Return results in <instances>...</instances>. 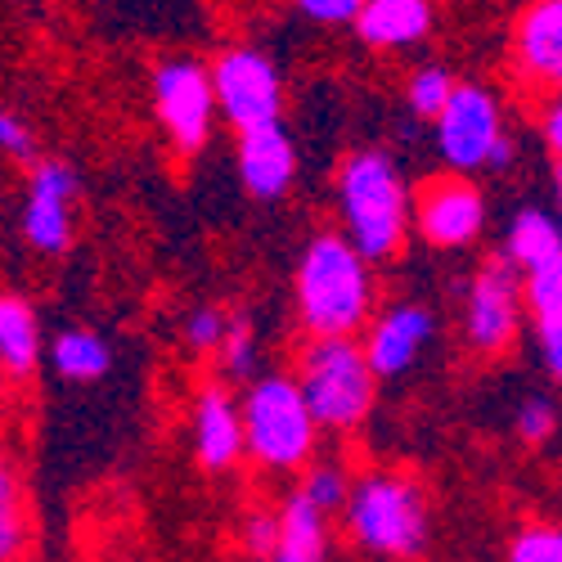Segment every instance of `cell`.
<instances>
[{
    "label": "cell",
    "instance_id": "cell-1",
    "mask_svg": "<svg viewBox=\"0 0 562 562\" xmlns=\"http://www.w3.org/2000/svg\"><path fill=\"white\" fill-rule=\"evenodd\" d=\"M373 311L369 261L342 234H315L297 261V319L311 338H356Z\"/></svg>",
    "mask_w": 562,
    "mask_h": 562
},
{
    "label": "cell",
    "instance_id": "cell-2",
    "mask_svg": "<svg viewBox=\"0 0 562 562\" xmlns=\"http://www.w3.org/2000/svg\"><path fill=\"white\" fill-rule=\"evenodd\" d=\"M338 212L347 234L342 239L373 266L392 261L409 234V184L392 154L360 149L338 171Z\"/></svg>",
    "mask_w": 562,
    "mask_h": 562
},
{
    "label": "cell",
    "instance_id": "cell-3",
    "mask_svg": "<svg viewBox=\"0 0 562 562\" xmlns=\"http://www.w3.org/2000/svg\"><path fill=\"white\" fill-rule=\"evenodd\" d=\"M347 527L351 536L383 558H418L428 549V499L424 486L405 473H369L351 482L347 495Z\"/></svg>",
    "mask_w": 562,
    "mask_h": 562
},
{
    "label": "cell",
    "instance_id": "cell-4",
    "mask_svg": "<svg viewBox=\"0 0 562 562\" xmlns=\"http://www.w3.org/2000/svg\"><path fill=\"white\" fill-rule=\"evenodd\" d=\"M239 424L244 454H252L261 468H274V473H297L315 454L319 428L289 373H261L257 383H248Z\"/></svg>",
    "mask_w": 562,
    "mask_h": 562
},
{
    "label": "cell",
    "instance_id": "cell-5",
    "mask_svg": "<svg viewBox=\"0 0 562 562\" xmlns=\"http://www.w3.org/2000/svg\"><path fill=\"white\" fill-rule=\"evenodd\" d=\"M297 392L315 418V428L351 432L373 409V387L379 379L369 373L364 351L351 338H311L297 356Z\"/></svg>",
    "mask_w": 562,
    "mask_h": 562
},
{
    "label": "cell",
    "instance_id": "cell-6",
    "mask_svg": "<svg viewBox=\"0 0 562 562\" xmlns=\"http://www.w3.org/2000/svg\"><path fill=\"white\" fill-rule=\"evenodd\" d=\"M207 77H212L216 113L234 126V135L279 126V117H284V77H279L274 59H266L252 45L221 50Z\"/></svg>",
    "mask_w": 562,
    "mask_h": 562
},
{
    "label": "cell",
    "instance_id": "cell-7",
    "mask_svg": "<svg viewBox=\"0 0 562 562\" xmlns=\"http://www.w3.org/2000/svg\"><path fill=\"white\" fill-rule=\"evenodd\" d=\"M154 117L176 145V154L194 158L207 149L212 122H216V95H212V77L199 59H162L154 68Z\"/></svg>",
    "mask_w": 562,
    "mask_h": 562
},
{
    "label": "cell",
    "instance_id": "cell-8",
    "mask_svg": "<svg viewBox=\"0 0 562 562\" xmlns=\"http://www.w3.org/2000/svg\"><path fill=\"white\" fill-rule=\"evenodd\" d=\"M77 194H81V180H77L72 162H64V158H36L32 162L27 190L19 203V234L32 252L59 257L72 248Z\"/></svg>",
    "mask_w": 562,
    "mask_h": 562
},
{
    "label": "cell",
    "instance_id": "cell-9",
    "mask_svg": "<svg viewBox=\"0 0 562 562\" xmlns=\"http://www.w3.org/2000/svg\"><path fill=\"white\" fill-rule=\"evenodd\" d=\"M432 126H437V149H441L446 171L468 176V171L486 167L495 139L504 135V113L486 86L454 81V95L446 100V109Z\"/></svg>",
    "mask_w": 562,
    "mask_h": 562
},
{
    "label": "cell",
    "instance_id": "cell-10",
    "mask_svg": "<svg viewBox=\"0 0 562 562\" xmlns=\"http://www.w3.org/2000/svg\"><path fill=\"white\" fill-rule=\"evenodd\" d=\"M518 324H522V274L504 257H495L468 284L463 342L477 356H504L513 338H518Z\"/></svg>",
    "mask_w": 562,
    "mask_h": 562
},
{
    "label": "cell",
    "instance_id": "cell-11",
    "mask_svg": "<svg viewBox=\"0 0 562 562\" xmlns=\"http://www.w3.org/2000/svg\"><path fill=\"white\" fill-rule=\"evenodd\" d=\"M414 225L432 248H463L486 229V199L459 171L432 176L414 194Z\"/></svg>",
    "mask_w": 562,
    "mask_h": 562
},
{
    "label": "cell",
    "instance_id": "cell-12",
    "mask_svg": "<svg viewBox=\"0 0 562 562\" xmlns=\"http://www.w3.org/2000/svg\"><path fill=\"white\" fill-rule=\"evenodd\" d=\"M432 338H437V315L418 302H401L369 324V338L360 351L373 379H401V373L418 364Z\"/></svg>",
    "mask_w": 562,
    "mask_h": 562
},
{
    "label": "cell",
    "instance_id": "cell-13",
    "mask_svg": "<svg viewBox=\"0 0 562 562\" xmlns=\"http://www.w3.org/2000/svg\"><path fill=\"white\" fill-rule=\"evenodd\" d=\"M513 68L522 81L562 95V0H536L513 27Z\"/></svg>",
    "mask_w": 562,
    "mask_h": 562
},
{
    "label": "cell",
    "instance_id": "cell-14",
    "mask_svg": "<svg viewBox=\"0 0 562 562\" xmlns=\"http://www.w3.org/2000/svg\"><path fill=\"white\" fill-rule=\"evenodd\" d=\"M239 180L257 203H279L297 180V145L284 126H261L239 135Z\"/></svg>",
    "mask_w": 562,
    "mask_h": 562
},
{
    "label": "cell",
    "instance_id": "cell-15",
    "mask_svg": "<svg viewBox=\"0 0 562 562\" xmlns=\"http://www.w3.org/2000/svg\"><path fill=\"white\" fill-rule=\"evenodd\" d=\"M194 459L207 473H229L244 459V424L225 383H207L194 396Z\"/></svg>",
    "mask_w": 562,
    "mask_h": 562
},
{
    "label": "cell",
    "instance_id": "cell-16",
    "mask_svg": "<svg viewBox=\"0 0 562 562\" xmlns=\"http://www.w3.org/2000/svg\"><path fill=\"white\" fill-rule=\"evenodd\" d=\"M432 0H364L356 14V32L373 50H401L432 32Z\"/></svg>",
    "mask_w": 562,
    "mask_h": 562
},
{
    "label": "cell",
    "instance_id": "cell-17",
    "mask_svg": "<svg viewBox=\"0 0 562 562\" xmlns=\"http://www.w3.org/2000/svg\"><path fill=\"white\" fill-rule=\"evenodd\" d=\"M45 356L36 306L19 293H0V373L5 383H27Z\"/></svg>",
    "mask_w": 562,
    "mask_h": 562
},
{
    "label": "cell",
    "instance_id": "cell-18",
    "mask_svg": "<svg viewBox=\"0 0 562 562\" xmlns=\"http://www.w3.org/2000/svg\"><path fill=\"white\" fill-rule=\"evenodd\" d=\"M45 360H50V369L64 383H100L113 369V347L104 334L72 324V329H59L45 342Z\"/></svg>",
    "mask_w": 562,
    "mask_h": 562
},
{
    "label": "cell",
    "instance_id": "cell-19",
    "mask_svg": "<svg viewBox=\"0 0 562 562\" xmlns=\"http://www.w3.org/2000/svg\"><path fill=\"white\" fill-rule=\"evenodd\" d=\"M266 562H329V527L297 491L279 508V540Z\"/></svg>",
    "mask_w": 562,
    "mask_h": 562
},
{
    "label": "cell",
    "instance_id": "cell-20",
    "mask_svg": "<svg viewBox=\"0 0 562 562\" xmlns=\"http://www.w3.org/2000/svg\"><path fill=\"white\" fill-rule=\"evenodd\" d=\"M504 261L518 270V274H531L540 266L562 261V225L549 212H540V207H522L518 216L508 221Z\"/></svg>",
    "mask_w": 562,
    "mask_h": 562
},
{
    "label": "cell",
    "instance_id": "cell-21",
    "mask_svg": "<svg viewBox=\"0 0 562 562\" xmlns=\"http://www.w3.org/2000/svg\"><path fill=\"white\" fill-rule=\"evenodd\" d=\"M27 549V499L14 463L0 454V562H19Z\"/></svg>",
    "mask_w": 562,
    "mask_h": 562
},
{
    "label": "cell",
    "instance_id": "cell-22",
    "mask_svg": "<svg viewBox=\"0 0 562 562\" xmlns=\"http://www.w3.org/2000/svg\"><path fill=\"white\" fill-rule=\"evenodd\" d=\"M221 369L229 379L239 383H257L261 379V342H257V329L248 315H229V329H225V342H221Z\"/></svg>",
    "mask_w": 562,
    "mask_h": 562
},
{
    "label": "cell",
    "instance_id": "cell-23",
    "mask_svg": "<svg viewBox=\"0 0 562 562\" xmlns=\"http://www.w3.org/2000/svg\"><path fill=\"white\" fill-rule=\"evenodd\" d=\"M450 95H454V77H450L446 68L428 64V68L409 72V86H405V104H409V113H414V117L437 122Z\"/></svg>",
    "mask_w": 562,
    "mask_h": 562
},
{
    "label": "cell",
    "instance_id": "cell-24",
    "mask_svg": "<svg viewBox=\"0 0 562 562\" xmlns=\"http://www.w3.org/2000/svg\"><path fill=\"white\" fill-rule=\"evenodd\" d=\"M297 495L315 508V513H338V508H347V495H351V477L342 473L338 463H315L311 473L302 477V486H297Z\"/></svg>",
    "mask_w": 562,
    "mask_h": 562
},
{
    "label": "cell",
    "instance_id": "cell-25",
    "mask_svg": "<svg viewBox=\"0 0 562 562\" xmlns=\"http://www.w3.org/2000/svg\"><path fill=\"white\" fill-rule=\"evenodd\" d=\"M522 297H527L536 324H553V319H562V261L531 270V274H527V284H522Z\"/></svg>",
    "mask_w": 562,
    "mask_h": 562
},
{
    "label": "cell",
    "instance_id": "cell-26",
    "mask_svg": "<svg viewBox=\"0 0 562 562\" xmlns=\"http://www.w3.org/2000/svg\"><path fill=\"white\" fill-rule=\"evenodd\" d=\"M225 329H229V311L194 306L190 315H184V324H180V338H184V347H190L194 356H212V351H221Z\"/></svg>",
    "mask_w": 562,
    "mask_h": 562
},
{
    "label": "cell",
    "instance_id": "cell-27",
    "mask_svg": "<svg viewBox=\"0 0 562 562\" xmlns=\"http://www.w3.org/2000/svg\"><path fill=\"white\" fill-rule=\"evenodd\" d=\"M508 562H562V527H527L513 536Z\"/></svg>",
    "mask_w": 562,
    "mask_h": 562
},
{
    "label": "cell",
    "instance_id": "cell-28",
    "mask_svg": "<svg viewBox=\"0 0 562 562\" xmlns=\"http://www.w3.org/2000/svg\"><path fill=\"white\" fill-rule=\"evenodd\" d=\"M518 437L527 441V446H544L549 437H553V428H558V409L544 401V396H531V401H522V409H518Z\"/></svg>",
    "mask_w": 562,
    "mask_h": 562
},
{
    "label": "cell",
    "instance_id": "cell-29",
    "mask_svg": "<svg viewBox=\"0 0 562 562\" xmlns=\"http://www.w3.org/2000/svg\"><path fill=\"white\" fill-rule=\"evenodd\" d=\"M0 154L19 158V162H36V135L27 131V122L10 109H0Z\"/></svg>",
    "mask_w": 562,
    "mask_h": 562
},
{
    "label": "cell",
    "instance_id": "cell-30",
    "mask_svg": "<svg viewBox=\"0 0 562 562\" xmlns=\"http://www.w3.org/2000/svg\"><path fill=\"white\" fill-rule=\"evenodd\" d=\"M274 540H279V513H270V508L248 513V518H244V549L266 562L270 549H274Z\"/></svg>",
    "mask_w": 562,
    "mask_h": 562
},
{
    "label": "cell",
    "instance_id": "cell-31",
    "mask_svg": "<svg viewBox=\"0 0 562 562\" xmlns=\"http://www.w3.org/2000/svg\"><path fill=\"white\" fill-rule=\"evenodd\" d=\"M293 5H297V14L311 19V23L347 27V23H356V14H360L364 0H293Z\"/></svg>",
    "mask_w": 562,
    "mask_h": 562
},
{
    "label": "cell",
    "instance_id": "cell-32",
    "mask_svg": "<svg viewBox=\"0 0 562 562\" xmlns=\"http://www.w3.org/2000/svg\"><path fill=\"white\" fill-rule=\"evenodd\" d=\"M540 329V351H544V364H549V373L562 383V319H553V324H536Z\"/></svg>",
    "mask_w": 562,
    "mask_h": 562
},
{
    "label": "cell",
    "instance_id": "cell-33",
    "mask_svg": "<svg viewBox=\"0 0 562 562\" xmlns=\"http://www.w3.org/2000/svg\"><path fill=\"white\" fill-rule=\"evenodd\" d=\"M540 131H544V145H549V154L562 162V95H553V100L544 104Z\"/></svg>",
    "mask_w": 562,
    "mask_h": 562
},
{
    "label": "cell",
    "instance_id": "cell-34",
    "mask_svg": "<svg viewBox=\"0 0 562 562\" xmlns=\"http://www.w3.org/2000/svg\"><path fill=\"white\" fill-rule=\"evenodd\" d=\"M513 154H518V149H513V135L504 131V135L495 139V149H491L486 167H491V171H508V167H513Z\"/></svg>",
    "mask_w": 562,
    "mask_h": 562
},
{
    "label": "cell",
    "instance_id": "cell-35",
    "mask_svg": "<svg viewBox=\"0 0 562 562\" xmlns=\"http://www.w3.org/2000/svg\"><path fill=\"white\" fill-rule=\"evenodd\" d=\"M553 190H558V216H553V221L562 225V162H558V171H553Z\"/></svg>",
    "mask_w": 562,
    "mask_h": 562
},
{
    "label": "cell",
    "instance_id": "cell-36",
    "mask_svg": "<svg viewBox=\"0 0 562 562\" xmlns=\"http://www.w3.org/2000/svg\"><path fill=\"white\" fill-rule=\"evenodd\" d=\"M0 396H5V373H0Z\"/></svg>",
    "mask_w": 562,
    "mask_h": 562
}]
</instances>
